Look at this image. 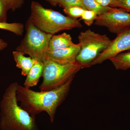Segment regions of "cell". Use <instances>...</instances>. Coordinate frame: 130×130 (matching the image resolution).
I'll return each instance as SVG.
<instances>
[{
  "mask_svg": "<svg viewBox=\"0 0 130 130\" xmlns=\"http://www.w3.org/2000/svg\"><path fill=\"white\" fill-rule=\"evenodd\" d=\"M43 81L40 91L52 90L64 84L80 70L88 68L77 62L61 63L46 60L44 61Z\"/></svg>",
  "mask_w": 130,
  "mask_h": 130,
  "instance_id": "cell-4",
  "label": "cell"
},
{
  "mask_svg": "<svg viewBox=\"0 0 130 130\" xmlns=\"http://www.w3.org/2000/svg\"><path fill=\"white\" fill-rule=\"evenodd\" d=\"M85 10L86 9L83 8L74 6L64 8L63 11L69 17L76 19L77 18H81Z\"/></svg>",
  "mask_w": 130,
  "mask_h": 130,
  "instance_id": "cell-16",
  "label": "cell"
},
{
  "mask_svg": "<svg viewBox=\"0 0 130 130\" xmlns=\"http://www.w3.org/2000/svg\"><path fill=\"white\" fill-rule=\"evenodd\" d=\"M98 16L95 12L90 10H85L81 17V19L83 20L85 23L88 26H90L93 24Z\"/></svg>",
  "mask_w": 130,
  "mask_h": 130,
  "instance_id": "cell-17",
  "label": "cell"
},
{
  "mask_svg": "<svg viewBox=\"0 0 130 130\" xmlns=\"http://www.w3.org/2000/svg\"><path fill=\"white\" fill-rule=\"evenodd\" d=\"M29 19L38 29L52 35L64 30L80 28L82 25L76 19L64 16L59 12L45 8L39 3L32 1Z\"/></svg>",
  "mask_w": 130,
  "mask_h": 130,
  "instance_id": "cell-3",
  "label": "cell"
},
{
  "mask_svg": "<svg viewBox=\"0 0 130 130\" xmlns=\"http://www.w3.org/2000/svg\"><path fill=\"white\" fill-rule=\"evenodd\" d=\"M81 1L85 9L95 12L98 16L107 12L113 8L103 6L95 0H81Z\"/></svg>",
  "mask_w": 130,
  "mask_h": 130,
  "instance_id": "cell-14",
  "label": "cell"
},
{
  "mask_svg": "<svg viewBox=\"0 0 130 130\" xmlns=\"http://www.w3.org/2000/svg\"><path fill=\"white\" fill-rule=\"evenodd\" d=\"M52 6L55 7L58 5L59 0H46Z\"/></svg>",
  "mask_w": 130,
  "mask_h": 130,
  "instance_id": "cell-24",
  "label": "cell"
},
{
  "mask_svg": "<svg viewBox=\"0 0 130 130\" xmlns=\"http://www.w3.org/2000/svg\"><path fill=\"white\" fill-rule=\"evenodd\" d=\"M78 39L81 48L76 61L88 67L112 41L106 35H100L90 29L80 32Z\"/></svg>",
  "mask_w": 130,
  "mask_h": 130,
  "instance_id": "cell-6",
  "label": "cell"
},
{
  "mask_svg": "<svg viewBox=\"0 0 130 130\" xmlns=\"http://www.w3.org/2000/svg\"><path fill=\"white\" fill-rule=\"evenodd\" d=\"M44 62L38 61L31 69L26 76L24 83V86L30 88L37 85L40 78L42 76Z\"/></svg>",
  "mask_w": 130,
  "mask_h": 130,
  "instance_id": "cell-12",
  "label": "cell"
},
{
  "mask_svg": "<svg viewBox=\"0 0 130 130\" xmlns=\"http://www.w3.org/2000/svg\"><path fill=\"white\" fill-rule=\"evenodd\" d=\"M109 60L117 70H125L130 68V51L121 53Z\"/></svg>",
  "mask_w": 130,
  "mask_h": 130,
  "instance_id": "cell-13",
  "label": "cell"
},
{
  "mask_svg": "<svg viewBox=\"0 0 130 130\" xmlns=\"http://www.w3.org/2000/svg\"><path fill=\"white\" fill-rule=\"evenodd\" d=\"M24 29V25L21 23L0 22L1 29L8 31L18 36H22L23 35Z\"/></svg>",
  "mask_w": 130,
  "mask_h": 130,
  "instance_id": "cell-15",
  "label": "cell"
},
{
  "mask_svg": "<svg viewBox=\"0 0 130 130\" xmlns=\"http://www.w3.org/2000/svg\"><path fill=\"white\" fill-rule=\"evenodd\" d=\"M73 78L64 84L52 90L36 91L18 85L16 97L21 107L30 114L36 116L42 112L48 114L53 123L57 108L64 101L70 91Z\"/></svg>",
  "mask_w": 130,
  "mask_h": 130,
  "instance_id": "cell-1",
  "label": "cell"
},
{
  "mask_svg": "<svg viewBox=\"0 0 130 130\" xmlns=\"http://www.w3.org/2000/svg\"><path fill=\"white\" fill-rule=\"evenodd\" d=\"M115 7L119 8L130 12V0H114Z\"/></svg>",
  "mask_w": 130,
  "mask_h": 130,
  "instance_id": "cell-21",
  "label": "cell"
},
{
  "mask_svg": "<svg viewBox=\"0 0 130 130\" xmlns=\"http://www.w3.org/2000/svg\"><path fill=\"white\" fill-rule=\"evenodd\" d=\"M58 5L63 8L76 6L85 9L82 4L81 0H59Z\"/></svg>",
  "mask_w": 130,
  "mask_h": 130,
  "instance_id": "cell-18",
  "label": "cell"
},
{
  "mask_svg": "<svg viewBox=\"0 0 130 130\" xmlns=\"http://www.w3.org/2000/svg\"><path fill=\"white\" fill-rule=\"evenodd\" d=\"M25 36L16 51L40 61L44 62L48 50L49 43L53 35L38 29L28 19L25 24Z\"/></svg>",
  "mask_w": 130,
  "mask_h": 130,
  "instance_id": "cell-5",
  "label": "cell"
},
{
  "mask_svg": "<svg viewBox=\"0 0 130 130\" xmlns=\"http://www.w3.org/2000/svg\"><path fill=\"white\" fill-rule=\"evenodd\" d=\"M19 84L14 82L5 90L0 102V129L1 130H39L36 116L20 106L16 97Z\"/></svg>",
  "mask_w": 130,
  "mask_h": 130,
  "instance_id": "cell-2",
  "label": "cell"
},
{
  "mask_svg": "<svg viewBox=\"0 0 130 130\" xmlns=\"http://www.w3.org/2000/svg\"><path fill=\"white\" fill-rule=\"evenodd\" d=\"M117 35V37L112 40L109 46L91 63V66L101 64L123 51H130V28L122 31Z\"/></svg>",
  "mask_w": 130,
  "mask_h": 130,
  "instance_id": "cell-8",
  "label": "cell"
},
{
  "mask_svg": "<svg viewBox=\"0 0 130 130\" xmlns=\"http://www.w3.org/2000/svg\"><path fill=\"white\" fill-rule=\"evenodd\" d=\"M94 24L106 27L110 32L117 34L130 28V12L113 7L107 12L98 16Z\"/></svg>",
  "mask_w": 130,
  "mask_h": 130,
  "instance_id": "cell-7",
  "label": "cell"
},
{
  "mask_svg": "<svg viewBox=\"0 0 130 130\" xmlns=\"http://www.w3.org/2000/svg\"><path fill=\"white\" fill-rule=\"evenodd\" d=\"M79 43L66 48L47 52L46 60H49L61 63H72L76 61V58L80 50Z\"/></svg>",
  "mask_w": 130,
  "mask_h": 130,
  "instance_id": "cell-9",
  "label": "cell"
},
{
  "mask_svg": "<svg viewBox=\"0 0 130 130\" xmlns=\"http://www.w3.org/2000/svg\"><path fill=\"white\" fill-rule=\"evenodd\" d=\"M95 1L103 6L115 7V2L114 0H95Z\"/></svg>",
  "mask_w": 130,
  "mask_h": 130,
  "instance_id": "cell-22",
  "label": "cell"
},
{
  "mask_svg": "<svg viewBox=\"0 0 130 130\" xmlns=\"http://www.w3.org/2000/svg\"><path fill=\"white\" fill-rule=\"evenodd\" d=\"M8 46V43L4 40L0 38V51L6 48Z\"/></svg>",
  "mask_w": 130,
  "mask_h": 130,
  "instance_id": "cell-23",
  "label": "cell"
},
{
  "mask_svg": "<svg viewBox=\"0 0 130 130\" xmlns=\"http://www.w3.org/2000/svg\"><path fill=\"white\" fill-rule=\"evenodd\" d=\"M8 9L6 0H0V22L6 23Z\"/></svg>",
  "mask_w": 130,
  "mask_h": 130,
  "instance_id": "cell-19",
  "label": "cell"
},
{
  "mask_svg": "<svg viewBox=\"0 0 130 130\" xmlns=\"http://www.w3.org/2000/svg\"><path fill=\"white\" fill-rule=\"evenodd\" d=\"M75 44L70 34L64 32L60 35H53L50 41L48 51L69 47Z\"/></svg>",
  "mask_w": 130,
  "mask_h": 130,
  "instance_id": "cell-10",
  "label": "cell"
},
{
  "mask_svg": "<svg viewBox=\"0 0 130 130\" xmlns=\"http://www.w3.org/2000/svg\"><path fill=\"white\" fill-rule=\"evenodd\" d=\"M7 3L8 9L14 11L20 8L23 5L24 0H6Z\"/></svg>",
  "mask_w": 130,
  "mask_h": 130,
  "instance_id": "cell-20",
  "label": "cell"
},
{
  "mask_svg": "<svg viewBox=\"0 0 130 130\" xmlns=\"http://www.w3.org/2000/svg\"><path fill=\"white\" fill-rule=\"evenodd\" d=\"M13 56L16 63V67L21 70V75L26 76L31 69L38 61L30 57H26L17 51L12 52Z\"/></svg>",
  "mask_w": 130,
  "mask_h": 130,
  "instance_id": "cell-11",
  "label": "cell"
}]
</instances>
